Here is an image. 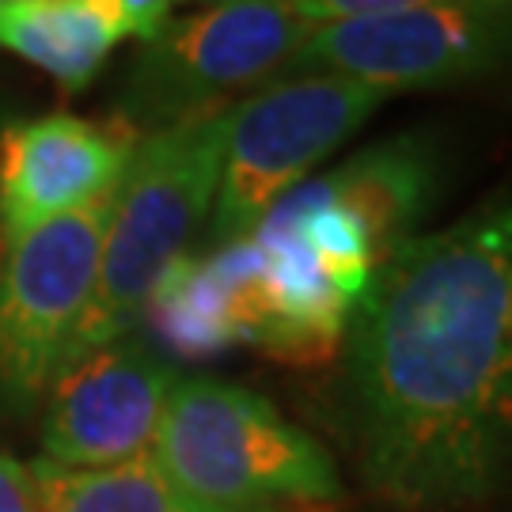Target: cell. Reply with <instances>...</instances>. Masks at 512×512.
<instances>
[{
	"instance_id": "277c9868",
	"label": "cell",
	"mask_w": 512,
	"mask_h": 512,
	"mask_svg": "<svg viewBox=\"0 0 512 512\" xmlns=\"http://www.w3.org/2000/svg\"><path fill=\"white\" fill-rule=\"evenodd\" d=\"M308 23L274 0H213L171 19L129 61L114 118L137 137L202 110L232 107L228 95L281 76L308 38Z\"/></svg>"
},
{
	"instance_id": "2e32d148",
	"label": "cell",
	"mask_w": 512,
	"mask_h": 512,
	"mask_svg": "<svg viewBox=\"0 0 512 512\" xmlns=\"http://www.w3.org/2000/svg\"><path fill=\"white\" fill-rule=\"evenodd\" d=\"M175 4H183V0H122V12H126V23H129V38H141V46L152 42V38L164 31L167 23H171V12H175Z\"/></svg>"
},
{
	"instance_id": "5bb4252c",
	"label": "cell",
	"mask_w": 512,
	"mask_h": 512,
	"mask_svg": "<svg viewBox=\"0 0 512 512\" xmlns=\"http://www.w3.org/2000/svg\"><path fill=\"white\" fill-rule=\"evenodd\" d=\"M289 16L308 27H330V23H353V19H380L395 12H410L433 0H274Z\"/></svg>"
},
{
	"instance_id": "9c48e42d",
	"label": "cell",
	"mask_w": 512,
	"mask_h": 512,
	"mask_svg": "<svg viewBox=\"0 0 512 512\" xmlns=\"http://www.w3.org/2000/svg\"><path fill=\"white\" fill-rule=\"evenodd\" d=\"M137 133L118 118L88 122L65 110L12 122L0 133V232L12 243L38 224L110 198Z\"/></svg>"
},
{
	"instance_id": "7a4b0ae2",
	"label": "cell",
	"mask_w": 512,
	"mask_h": 512,
	"mask_svg": "<svg viewBox=\"0 0 512 512\" xmlns=\"http://www.w3.org/2000/svg\"><path fill=\"white\" fill-rule=\"evenodd\" d=\"M228 118L232 107L202 110L137 141L110 202L92 300L57 372L92 349L126 338L141 323L156 281L175 258H183L186 239L213 213Z\"/></svg>"
},
{
	"instance_id": "4fadbf2b",
	"label": "cell",
	"mask_w": 512,
	"mask_h": 512,
	"mask_svg": "<svg viewBox=\"0 0 512 512\" xmlns=\"http://www.w3.org/2000/svg\"><path fill=\"white\" fill-rule=\"evenodd\" d=\"M31 478L38 512H220L186 497L152 456L92 471L38 459Z\"/></svg>"
},
{
	"instance_id": "e0dca14e",
	"label": "cell",
	"mask_w": 512,
	"mask_h": 512,
	"mask_svg": "<svg viewBox=\"0 0 512 512\" xmlns=\"http://www.w3.org/2000/svg\"><path fill=\"white\" fill-rule=\"evenodd\" d=\"M0 4H4V0H0Z\"/></svg>"
},
{
	"instance_id": "7c38bea8",
	"label": "cell",
	"mask_w": 512,
	"mask_h": 512,
	"mask_svg": "<svg viewBox=\"0 0 512 512\" xmlns=\"http://www.w3.org/2000/svg\"><path fill=\"white\" fill-rule=\"evenodd\" d=\"M129 38L122 0H4L0 50L31 61L65 92L88 88Z\"/></svg>"
},
{
	"instance_id": "ba28073f",
	"label": "cell",
	"mask_w": 512,
	"mask_h": 512,
	"mask_svg": "<svg viewBox=\"0 0 512 512\" xmlns=\"http://www.w3.org/2000/svg\"><path fill=\"white\" fill-rule=\"evenodd\" d=\"M175 368L141 342L118 338L50 380L42 448L50 463L92 471L145 456L156 444Z\"/></svg>"
},
{
	"instance_id": "6da1fadb",
	"label": "cell",
	"mask_w": 512,
	"mask_h": 512,
	"mask_svg": "<svg viewBox=\"0 0 512 512\" xmlns=\"http://www.w3.org/2000/svg\"><path fill=\"white\" fill-rule=\"evenodd\" d=\"M346 414L365 486L395 509L512 490V194L372 270L346 327Z\"/></svg>"
},
{
	"instance_id": "52a82bcc",
	"label": "cell",
	"mask_w": 512,
	"mask_h": 512,
	"mask_svg": "<svg viewBox=\"0 0 512 512\" xmlns=\"http://www.w3.org/2000/svg\"><path fill=\"white\" fill-rule=\"evenodd\" d=\"M110 202L114 194L8 243L0 266V391L8 403L31 406L54 380L92 300Z\"/></svg>"
},
{
	"instance_id": "30bf717a",
	"label": "cell",
	"mask_w": 512,
	"mask_h": 512,
	"mask_svg": "<svg viewBox=\"0 0 512 512\" xmlns=\"http://www.w3.org/2000/svg\"><path fill=\"white\" fill-rule=\"evenodd\" d=\"M156 342L175 357H213L236 342H255L262 319V251L251 236L217 255H183L148 296L145 315Z\"/></svg>"
},
{
	"instance_id": "5b68a950",
	"label": "cell",
	"mask_w": 512,
	"mask_h": 512,
	"mask_svg": "<svg viewBox=\"0 0 512 512\" xmlns=\"http://www.w3.org/2000/svg\"><path fill=\"white\" fill-rule=\"evenodd\" d=\"M387 103V92L334 73H304L232 103L209 232L217 247L255 232L319 160L346 145Z\"/></svg>"
},
{
	"instance_id": "8992f818",
	"label": "cell",
	"mask_w": 512,
	"mask_h": 512,
	"mask_svg": "<svg viewBox=\"0 0 512 512\" xmlns=\"http://www.w3.org/2000/svg\"><path fill=\"white\" fill-rule=\"evenodd\" d=\"M285 73H334L387 95L512 73V0H433L311 27Z\"/></svg>"
},
{
	"instance_id": "9a60e30c",
	"label": "cell",
	"mask_w": 512,
	"mask_h": 512,
	"mask_svg": "<svg viewBox=\"0 0 512 512\" xmlns=\"http://www.w3.org/2000/svg\"><path fill=\"white\" fill-rule=\"evenodd\" d=\"M0 512H38L31 467L0 452Z\"/></svg>"
},
{
	"instance_id": "3957f363",
	"label": "cell",
	"mask_w": 512,
	"mask_h": 512,
	"mask_svg": "<svg viewBox=\"0 0 512 512\" xmlns=\"http://www.w3.org/2000/svg\"><path fill=\"white\" fill-rule=\"evenodd\" d=\"M156 463L186 497L220 512H277L342 497L330 452L258 391L175 380L156 433Z\"/></svg>"
},
{
	"instance_id": "8fae6325",
	"label": "cell",
	"mask_w": 512,
	"mask_h": 512,
	"mask_svg": "<svg viewBox=\"0 0 512 512\" xmlns=\"http://www.w3.org/2000/svg\"><path fill=\"white\" fill-rule=\"evenodd\" d=\"M308 186L361 220L380 266L395 247L418 236V224L433 213L444 190V152L433 129H410L353 152Z\"/></svg>"
}]
</instances>
